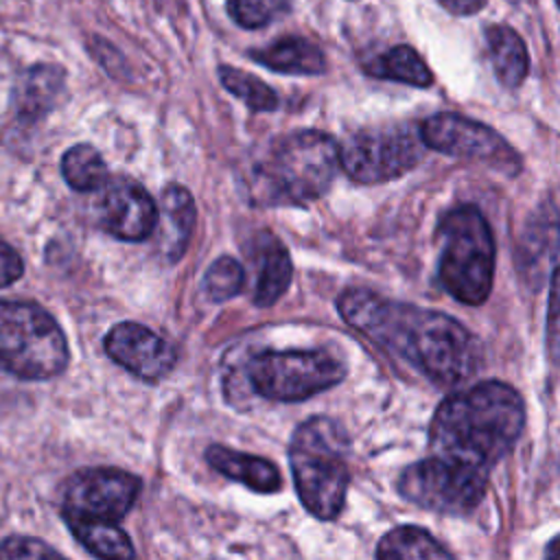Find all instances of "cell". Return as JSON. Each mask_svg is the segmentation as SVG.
<instances>
[{"instance_id": "44dd1931", "label": "cell", "mask_w": 560, "mask_h": 560, "mask_svg": "<svg viewBox=\"0 0 560 560\" xmlns=\"http://www.w3.org/2000/svg\"><path fill=\"white\" fill-rule=\"evenodd\" d=\"M72 536L96 558L127 560L136 556L131 538L116 523L105 521H68Z\"/></svg>"}, {"instance_id": "277c9868", "label": "cell", "mask_w": 560, "mask_h": 560, "mask_svg": "<svg viewBox=\"0 0 560 560\" xmlns=\"http://www.w3.org/2000/svg\"><path fill=\"white\" fill-rule=\"evenodd\" d=\"M339 168V144L317 129L282 136L256 168L262 203L304 206L319 199Z\"/></svg>"}, {"instance_id": "f546056e", "label": "cell", "mask_w": 560, "mask_h": 560, "mask_svg": "<svg viewBox=\"0 0 560 560\" xmlns=\"http://www.w3.org/2000/svg\"><path fill=\"white\" fill-rule=\"evenodd\" d=\"M514 2H525V0H514Z\"/></svg>"}, {"instance_id": "5bb4252c", "label": "cell", "mask_w": 560, "mask_h": 560, "mask_svg": "<svg viewBox=\"0 0 560 560\" xmlns=\"http://www.w3.org/2000/svg\"><path fill=\"white\" fill-rule=\"evenodd\" d=\"M254 247H256L254 304L271 306L289 289L293 278V262L287 247L271 232H260L254 241Z\"/></svg>"}, {"instance_id": "ffe728a7", "label": "cell", "mask_w": 560, "mask_h": 560, "mask_svg": "<svg viewBox=\"0 0 560 560\" xmlns=\"http://www.w3.org/2000/svg\"><path fill=\"white\" fill-rule=\"evenodd\" d=\"M365 72L376 79L398 81L413 88H429L433 83V74L429 66L422 61V57L407 44L394 46L385 50L383 55L368 61Z\"/></svg>"}, {"instance_id": "9c48e42d", "label": "cell", "mask_w": 560, "mask_h": 560, "mask_svg": "<svg viewBox=\"0 0 560 560\" xmlns=\"http://www.w3.org/2000/svg\"><path fill=\"white\" fill-rule=\"evenodd\" d=\"M422 147L420 136L402 125L363 129L339 144V166L359 184H381L411 171Z\"/></svg>"}, {"instance_id": "603a6c76", "label": "cell", "mask_w": 560, "mask_h": 560, "mask_svg": "<svg viewBox=\"0 0 560 560\" xmlns=\"http://www.w3.org/2000/svg\"><path fill=\"white\" fill-rule=\"evenodd\" d=\"M376 558H453V553L442 547L429 532L413 527V525H402L392 532H387L378 547H376Z\"/></svg>"}, {"instance_id": "d4e9b609", "label": "cell", "mask_w": 560, "mask_h": 560, "mask_svg": "<svg viewBox=\"0 0 560 560\" xmlns=\"http://www.w3.org/2000/svg\"><path fill=\"white\" fill-rule=\"evenodd\" d=\"M245 282V271L241 262L232 256H221L217 258L203 276V289L214 302H223L241 293Z\"/></svg>"}, {"instance_id": "4316f807", "label": "cell", "mask_w": 560, "mask_h": 560, "mask_svg": "<svg viewBox=\"0 0 560 560\" xmlns=\"http://www.w3.org/2000/svg\"><path fill=\"white\" fill-rule=\"evenodd\" d=\"M59 551L37 538L11 536L0 542V558H57Z\"/></svg>"}, {"instance_id": "83f0119b", "label": "cell", "mask_w": 560, "mask_h": 560, "mask_svg": "<svg viewBox=\"0 0 560 560\" xmlns=\"http://www.w3.org/2000/svg\"><path fill=\"white\" fill-rule=\"evenodd\" d=\"M22 273H24V262L20 254L4 238H0V289L13 284Z\"/></svg>"}, {"instance_id": "7a4b0ae2", "label": "cell", "mask_w": 560, "mask_h": 560, "mask_svg": "<svg viewBox=\"0 0 560 560\" xmlns=\"http://www.w3.org/2000/svg\"><path fill=\"white\" fill-rule=\"evenodd\" d=\"M525 427L521 394L501 381H483L442 400L429 427L433 455L490 472Z\"/></svg>"}, {"instance_id": "7c38bea8", "label": "cell", "mask_w": 560, "mask_h": 560, "mask_svg": "<svg viewBox=\"0 0 560 560\" xmlns=\"http://www.w3.org/2000/svg\"><path fill=\"white\" fill-rule=\"evenodd\" d=\"M98 221L118 241L138 243L153 234L158 225V203L142 184L131 177H107L98 188Z\"/></svg>"}, {"instance_id": "30bf717a", "label": "cell", "mask_w": 560, "mask_h": 560, "mask_svg": "<svg viewBox=\"0 0 560 560\" xmlns=\"http://www.w3.org/2000/svg\"><path fill=\"white\" fill-rule=\"evenodd\" d=\"M140 479L120 468H83L61 488L63 521L118 523L136 503Z\"/></svg>"}, {"instance_id": "7402d4cb", "label": "cell", "mask_w": 560, "mask_h": 560, "mask_svg": "<svg viewBox=\"0 0 560 560\" xmlns=\"http://www.w3.org/2000/svg\"><path fill=\"white\" fill-rule=\"evenodd\" d=\"M61 175L66 184L79 192L98 190L107 182V164L92 144H74L61 158Z\"/></svg>"}, {"instance_id": "4fadbf2b", "label": "cell", "mask_w": 560, "mask_h": 560, "mask_svg": "<svg viewBox=\"0 0 560 560\" xmlns=\"http://www.w3.org/2000/svg\"><path fill=\"white\" fill-rule=\"evenodd\" d=\"M103 348L114 363L149 383L164 378L177 359L175 348L164 337L136 322L112 326L103 339Z\"/></svg>"}, {"instance_id": "6da1fadb", "label": "cell", "mask_w": 560, "mask_h": 560, "mask_svg": "<svg viewBox=\"0 0 560 560\" xmlns=\"http://www.w3.org/2000/svg\"><path fill=\"white\" fill-rule=\"evenodd\" d=\"M337 308L346 324L416 365L433 383L457 385L479 370V341L444 313L392 302L368 289L343 291Z\"/></svg>"}, {"instance_id": "3957f363", "label": "cell", "mask_w": 560, "mask_h": 560, "mask_svg": "<svg viewBox=\"0 0 560 560\" xmlns=\"http://www.w3.org/2000/svg\"><path fill=\"white\" fill-rule=\"evenodd\" d=\"M350 440L343 427L326 416L302 422L289 444V466L302 505L322 521L339 516L350 483Z\"/></svg>"}, {"instance_id": "484cf974", "label": "cell", "mask_w": 560, "mask_h": 560, "mask_svg": "<svg viewBox=\"0 0 560 560\" xmlns=\"http://www.w3.org/2000/svg\"><path fill=\"white\" fill-rule=\"evenodd\" d=\"M293 0H228L230 18L243 28H260L289 13Z\"/></svg>"}, {"instance_id": "9a60e30c", "label": "cell", "mask_w": 560, "mask_h": 560, "mask_svg": "<svg viewBox=\"0 0 560 560\" xmlns=\"http://www.w3.org/2000/svg\"><path fill=\"white\" fill-rule=\"evenodd\" d=\"M66 74L59 66L52 63H37L22 72L18 79L13 103L24 120H39L46 116L59 101L63 92Z\"/></svg>"}, {"instance_id": "ba28073f", "label": "cell", "mask_w": 560, "mask_h": 560, "mask_svg": "<svg viewBox=\"0 0 560 560\" xmlns=\"http://www.w3.org/2000/svg\"><path fill=\"white\" fill-rule=\"evenodd\" d=\"M486 488V470L438 455L409 464L398 479V490L407 501L440 514H470Z\"/></svg>"}, {"instance_id": "d6986e66", "label": "cell", "mask_w": 560, "mask_h": 560, "mask_svg": "<svg viewBox=\"0 0 560 560\" xmlns=\"http://www.w3.org/2000/svg\"><path fill=\"white\" fill-rule=\"evenodd\" d=\"M162 212V247L168 260H177L192 234L195 225V201L190 192L179 184H168L162 192L160 210Z\"/></svg>"}, {"instance_id": "8992f818", "label": "cell", "mask_w": 560, "mask_h": 560, "mask_svg": "<svg viewBox=\"0 0 560 560\" xmlns=\"http://www.w3.org/2000/svg\"><path fill=\"white\" fill-rule=\"evenodd\" d=\"M68 341L57 319L39 304L0 298V370L46 381L68 365Z\"/></svg>"}, {"instance_id": "cb8c5ba5", "label": "cell", "mask_w": 560, "mask_h": 560, "mask_svg": "<svg viewBox=\"0 0 560 560\" xmlns=\"http://www.w3.org/2000/svg\"><path fill=\"white\" fill-rule=\"evenodd\" d=\"M219 79H221V85L228 92H232L236 98H241L249 109L273 112L280 105L278 94L265 81H260L249 72H243L232 66H221Z\"/></svg>"}, {"instance_id": "e0dca14e", "label": "cell", "mask_w": 560, "mask_h": 560, "mask_svg": "<svg viewBox=\"0 0 560 560\" xmlns=\"http://www.w3.org/2000/svg\"><path fill=\"white\" fill-rule=\"evenodd\" d=\"M249 57L282 74H322L326 72V57L322 48L300 35H287L271 42L267 48L249 50Z\"/></svg>"}, {"instance_id": "f1b7e54d", "label": "cell", "mask_w": 560, "mask_h": 560, "mask_svg": "<svg viewBox=\"0 0 560 560\" xmlns=\"http://www.w3.org/2000/svg\"><path fill=\"white\" fill-rule=\"evenodd\" d=\"M446 11L455 15H472L483 9L486 0H438Z\"/></svg>"}, {"instance_id": "2e32d148", "label": "cell", "mask_w": 560, "mask_h": 560, "mask_svg": "<svg viewBox=\"0 0 560 560\" xmlns=\"http://www.w3.org/2000/svg\"><path fill=\"white\" fill-rule=\"evenodd\" d=\"M206 462L223 477L238 481L252 488L254 492L271 494L282 486V477L278 468L265 457H256L221 444H212L206 448Z\"/></svg>"}, {"instance_id": "5b68a950", "label": "cell", "mask_w": 560, "mask_h": 560, "mask_svg": "<svg viewBox=\"0 0 560 560\" xmlns=\"http://www.w3.org/2000/svg\"><path fill=\"white\" fill-rule=\"evenodd\" d=\"M442 241L440 282L462 304H483L492 291L494 278V238L492 230L475 206L448 210L438 228Z\"/></svg>"}, {"instance_id": "52a82bcc", "label": "cell", "mask_w": 560, "mask_h": 560, "mask_svg": "<svg viewBox=\"0 0 560 560\" xmlns=\"http://www.w3.org/2000/svg\"><path fill=\"white\" fill-rule=\"evenodd\" d=\"M346 376V365L326 350H265L249 359L247 378L267 400L298 402L330 389Z\"/></svg>"}, {"instance_id": "ac0fdd59", "label": "cell", "mask_w": 560, "mask_h": 560, "mask_svg": "<svg viewBox=\"0 0 560 560\" xmlns=\"http://www.w3.org/2000/svg\"><path fill=\"white\" fill-rule=\"evenodd\" d=\"M486 44L501 85L518 88L529 72V52L523 37L508 24H492L486 28Z\"/></svg>"}, {"instance_id": "8fae6325", "label": "cell", "mask_w": 560, "mask_h": 560, "mask_svg": "<svg viewBox=\"0 0 560 560\" xmlns=\"http://www.w3.org/2000/svg\"><path fill=\"white\" fill-rule=\"evenodd\" d=\"M418 136L438 153L486 162L508 175H516L523 166L518 153L492 127L462 114H433L420 122Z\"/></svg>"}]
</instances>
